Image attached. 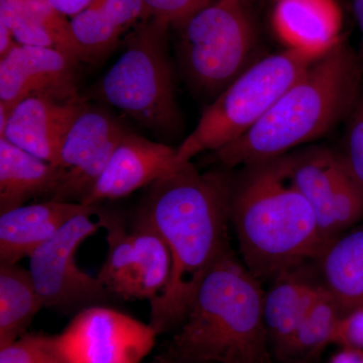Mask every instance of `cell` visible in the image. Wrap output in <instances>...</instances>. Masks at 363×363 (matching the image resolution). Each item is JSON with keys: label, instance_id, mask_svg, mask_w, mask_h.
<instances>
[{"label": "cell", "instance_id": "obj_24", "mask_svg": "<svg viewBox=\"0 0 363 363\" xmlns=\"http://www.w3.org/2000/svg\"><path fill=\"white\" fill-rule=\"evenodd\" d=\"M340 317L333 298L321 286L279 362L310 363L316 359L332 343Z\"/></svg>", "mask_w": 363, "mask_h": 363}, {"label": "cell", "instance_id": "obj_22", "mask_svg": "<svg viewBox=\"0 0 363 363\" xmlns=\"http://www.w3.org/2000/svg\"><path fill=\"white\" fill-rule=\"evenodd\" d=\"M97 218L107 231L108 253L97 277L116 300H140L138 255L131 230L117 212L99 205Z\"/></svg>", "mask_w": 363, "mask_h": 363}, {"label": "cell", "instance_id": "obj_28", "mask_svg": "<svg viewBox=\"0 0 363 363\" xmlns=\"http://www.w3.org/2000/svg\"><path fill=\"white\" fill-rule=\"evenodd\" d=\"M332 343L363 350V305L340 317Z\"/></svg>", "mask_w": 363, "mask_h": 363}, {"label": "cell", "instance_id": "obj_23", "mask_svg": "<svg viewBox=\"0 0 363 363\" xmlns=\"http://www.w3.org/2000/svg\"><path fill=\"white\" fill-rule=\"evenodd\" d=\"M44 308L28 269L0 264V348L25 335Z\"/></svg>", "mask_w": 363, "mask_h": 363}, {"label": "cell", "instance_id": "obj_32", "mask_svg": "<svg viewBox=\"0 0 363 363\" xmlns=\"http://www.w3.org/2000/svg\"><path fill=\"white\" fill-rule=\"evenodd\" d=\"M351 11L362 35V55L358 56L363 72V0H350Z\"/></svg>", "mask_w": 363, "mask_h": 363}, {"label": "cell", "instance_id": "obj_33", "mask_svg": "<svg viewBox=\"0 0 363 363\" xmlns=\"http://www.w3.org/2000/svg\"><path fill=\"white\" fill-rule=\"evenodd\" d=\"M150 363H186V362H179V360L172 359V358L164 357V355H160V357L155 358V359L152 360V362H150Z\"/></svg>", "mask_w": 363, "mask_h": 363}, {"label": "cell", "instance_id": "obj_31", "mask_svg": "<svg viewBox=\"0 0 363 363\" xmlns=\"http://www.w3.org/2000/svg\"><path fill=\"white\" fill-rule=\"evenodd\" d=\"M18 45L11 30L4 23H0V59L4 58Z\"/></svg>", "mask_w": 363, "mask_h": 363}, {"label": "cell", "instance_id": "obj_2", "mask_svg": "<svg viewBox=\"0 0 363 363\" xmlns=\"http://www.w3.org/2000/svg\"><path fill=\"white\" fill-rule=\"evenodd\" d=\"M230 223L243 264L260 281L317 259L326 247L316 214L291 181L283 157L241 167L233 176Z\"/></svg>", "mask_w": 363, "mask_h": 363}, {"label": "cell", "instance_id": "obj_20", "mask_svg": "<svg viewBox=\"0 0 363 363\" xmlns=\"http://www.w3.org/2000/svg\"><path fill=\"white\" fill-rule=\"evenodd\" d=\"M325 291L341 316L363 305V226L332 240L318 257Z\"/></svg>", "mask_w": 363, "mask_h": 363}, {"label": "cell", "instance_id": "obj_10", "mask_svg": "<svg viewBox=\"0 0 363 363\" xmlns=\"http://www.w3.org/2000/svg\"><path fill=\"white\" fill-rule=\"evenodd\" d=\"M288 175L316 214L326 245L363 217V191L337 152L310 147L283 156Z\"/></svg>", "mask_w": 363, "mask_h": 363}, {"label": "cell", "instance_id": "obj_29", "mask_svg": "<svg viewBox=\"0 0 363 363\" xmlns=\"http://www.w3.org/2000/svg\"><path fill=\"white\" fill-rule=\"evenodd\" d=\"M93 1L94 0H48L57 11L71 18L82 13Z\"/></svg>", "mask_w": 363, "mask_h": 363}, {"label": "cell", "instance_id": "obj_12", "mask_svg": "<svg viewBox=\"0 0 363 363\" xmlns=\"http://www.w3.org/2000/svg\"><path fill=\"white\" fill-rule=\"evenodd\" d=\"M79 63L75 57L54 48L16 45L0 59V105L11 113L30 96L60 101L78 97Z\"/></svg>", "mask_w": 363, "mask_h": 363}, {"label": "cell", "instance_id": "obj_34", "mask_svg": "<svg viewBox=\"0 0 363 363\" xmlns=\"http://www.w3.org/2000/svg\"><path fill=\"white\" fill-rule=\"evenodd\" d=\"M44 363H61L60 362L58 357L52 358V359L48 360V362H45Z\"/></svg>", "mask_w": 363, "mask_h": 363}, {"label": "cell", "instance_id": "obj_19", "mask_svg": "<svg viewBox=\"0 0 363 363\" xmlns=\"http://www.w3.org/2000/svg\"><path fill=\"white\" fill-rule=\"evenodd\" d=\"M321 289L298 269L286 272L272 281L264 292V321L272 357L281 359L305 313Z\"/></svg>", "mask_w": 363, "mask_h": 363}, {"label": "cell", "instance_id": "obj_11", "mask_svg": "<svg viewBox=\"0 0 363 363\" xmlns=\"http://www.w3.org/2000/svg\"><path fill=\"white\" fill-rule=\"evenodd\" d=\"M128 130L116 117L85 101L60 150L64 179L51 200L83 203Z\"/></svg>", "mask_w": 363, "mask_h": 363}, {"label": "cell", "instance_id": "obj_4", "mask_svg": "<svg viewBox=\"0 0 363 363\" xmlns=\"http://www.w3.org/2000/svg\"><path fill=\"white\" fill-rule=\"evenodd\" d=\"M260 283L233 250L224 253L162 355L186 363H274Z\"/></svg>", "mask_w": 363, "mask_h": 363}, {"label": "cell", "instance_id": "obj_17", "mask_svg": "<svg viewBox=\"0 0 363 363\" xmlns=\"http://www.w3.org/2000/svg\"><path fill=\"white\" fill-rule=\"evenodd\" d=\"M272 25L286 49L325 54L342 40L335 0H274Z\"/></svg>", "mask_w": 363, "mask_h": 363}, {"label": "cell", "instance_id": "obj_7", "mask_svg": "<svg viewBox=\"0 0 363 363\" xmlns=\"http://www.w3.org/2000/svg\"><path fill=\"white\" fill-rule=\"evenodd\" d=\"M325 54L285 49L262 57L208 105L194 130L177 147L178 162H191L197 155L213 152L245 135Z\"/></svg>", "mask_w": 363, "mask_h": 363}, {"label": "cell", "instance_id": "obj_5", "mask_svg": "<svg viewBox=\"0 0 363 363\" xmlns=\"http://www.w3.org/2000/svg\"><path fill=\"white\" fill-rule=\"evenodd\" d=\"M169 26L149 18L124 37V50L93 88V97L164 138L182 128L168 50Z\"/></svg>", "mask_w": 363, "mask_h": 363}, {"label": "cell", "instance_id": "obj_25", "mask_svg": "<svg viewBox=\"0 0 363 363\" xmlns=\"http://www.w3.org/2000/svg\"><path fill=\"white\" fill-rule=\"evenodd\" d=\"M345 121L342 150L337 154L363 191V88Z\"/></svg>", "mask_w": 363, "mask_h": 363}, {"label": "cell", "instance_id": "obj_14", "mask_svg": "<svg viewBox=\"0 0 363 363\" xmlns=\"http://www.w3.org/2000/svg\"><path fill=\"white\" fill-rule=\"evenodd\" d=\"M84 102L81 96L66 101L45 96L26 98L11 109L0 138L58 166L64 138Z\"/></svg>", "mask_w": 363, "mask_h": 363}, {"label": "cell", "instance_id": "obj_3", "mask_svg": "<svg viewBox=\"0 0 363 363\" xmlns=\"http://www.w3.org/2000/svg\"><path fill=\"white\" fill-rule=\"evenodd\" d=\"M358 56L344 40L312 64L259 121L213 152L225 169L285 156L345 121L362 88Z\"/></svg>", "mask_w": 363, "mask_h": 363}, {"label": "cell", "instance_id": "obj_35", "mask_svg": "<svg viewBox=\"0 0 363 363\" xmlns=\"http://www.w3.org/2000/svg\"></svg>", "mask_w": 363, "mask_h": 363}, {"label": "cell", "instance_id": "obj_9", "mask_svg": "<svg viewBox=\"0 0 363 363\" xmlns=\"http://www.w3.org/2000/svg\"><path fill=\"white\" fill-rule=\"evenodd\" d=\"M157 336L150 324L100 305L76 313L52 345L61 363H142Z\"/></svg>", "mask_w": 363, "mask_h": 363}, {"label": "cell", "instance_id": "obj_16", "mask_svg": "<svg viewBox=\"0 0 363 363\" xmlns=\"http://www.w3.org/2000/svg\"><path fill=\"white\" fill-rule=\"evenodd\" d=\"M147 18L143 0H94L70 20L79 61L96 64L106 58L121 38Z\"/></svg>", "mask_w": 363, "mask_h": 363}, {"label": "cell", "instance_id": "obj_1", "mask_svg": "<svg viewBox=\"0 0 363 363\" xmlns=\"http://www.w3.org/2000/svg\"><path fill=\"white\" fill-rule=\"evenodd\" d=\"M233 176L200 173L186 162L149 186L135 217L159 233L171 255V274L150 302V325L157 335L177 330L187 316L203 279L229 250Z\"/></svg>", "mask_w": 363, "mask_h": 363}, {"label": "cell", "instance_id": "obj_27", "mask_svg": "<svg viewBox=\"0 0 363 363\" xmlns=\"http://www.w3.org/2000/svg\"><path fill=\"white\" fill-rule=\"evenodd\" d=\"M215 0H143L147 16L177 28Z\"/></svg>", "mask_w": 363, "mask_h": 363}, {"label": "cell", "instance_id": "obj_26", "mask_svg": "<svg viewBox=\"0 0 363 363\" xmlns=\"http://www.w3.org/2000/svg\"><path fill=\"white\" fill-rule=\"evenodd\" d=\"M52 336L25 334L0 348V363H44L56 357Z\"/></svg>", "mask_w": 363, "mask_h": 363}, {"label": "cell", "instance_id": "obj_18", "mask_svg": "<svg viewBox=\"0 0 363 363\" xmlns=\"http://www.w3.org/2000/svg\"><path fill=\"white\" fill-rule=\"evenodd\" d=\"M63 179L59 166L0 138V213L40 196L51 200Z\"/></svg>", "mask_w": 363, "mask_h": 363}, {"label": "cell", "instance_id": "obj_13", "mask_svg": "<svg viewBox=\"0 0 363 363\" xmlns=\"http://www.w3.org/2000/svg\"><path fill=\"white\" fill-rule=\"evenodd\" d=\"M184 162L177 150L128 130L116 145L104 173L82 204L121 199L173 173Z\"/></svg>", "mask_w": 363, "mask_h": 363}, {"label": "cell", "instance_id": "obj_21", "mask_svg": "<svg viewBox=\"0 0 363 363\" xmlns=\"http://www.w3.org/2000/svg\"><path fill=\"white\" fill-rule=\"evenodd\" d=\"M0 23L18 45L54 48L78 59L70 21L48 0H0Z\"/></svg>", "mask_w": 363, "mask_h": 363}, {"label": "cell", "instance_id": "obj_15", "mask_svg": "<svg viewBox=\"0 0 363 363\" xmlns=\"http://www.w3.org/2000/svg\"><path fill=\"white\" fill-rule=\"evenodd\" d=\"M96 205L49 200L23 205L0 214V264H18L52 238L76 215Z\"/></svg>", "mask_w": 363, "mask_h": 363}, {"label": "cell", "instance_id": "obj_6", "mask_svg": "<svg viewBox=\"0 0 363 363\" xmlns=\"http://www.w3.org/2000/svg\"><path fill=\"white\" fill-rule=\"evenodd\" d=\"M255 0H215L175 28L182 74L201 96L214 100L260 56Z\"/></svg>", "mask_w": 363, "mask_h": 363}, {"label": "cell", "instance_id": "obj_30", "mask_svg": "<svg viewBox=\"0 0 363 363\" xmlns=\"http://www.w3.org/2000/svg\"><path fill=\"white\" fill-rule=\"evenodd\" d=\"M329 363H363V350L357 348L343 347L336 353Z\"/></svg>", "mask_w": 363, "mask_h": 363}, {"label": "cell", "instance_id": "obj_8", "mask_svg": "<svg viewBox=\"0 0 363 363\" xmlns=\"http://www.w3.org/2000/svg\"><path fill=\"white\" fill-rule=\"evenodd\" d=\"M99 205L93 211L76 215L28 257V271L44 308L76 314L116 301L99 278L82 271L75 259L80 245L101 226L98 218L93 219Z\"/></svg>", "mask_w": 363, "mask_h": 363}]
</instances>
